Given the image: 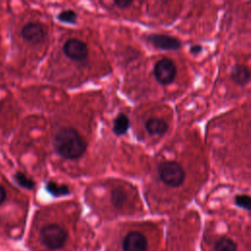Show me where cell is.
Segmentation results:
<instances>
[{
	"label": "cell",
	"instance_id": "cell-18",
	"mask_svg": "<svg viewBox=\"0 0 251 251\" xmlns=\"http://www.w3.org/2000/svg\"><path fill=\"white\" fill-rule=\"evenodd\" d=\"M202 51V47L200 45H192L190 48V52L193 54H198Z\"/></svg>",
	"mask_w": 251,
	"mask_h": 251
},
{
	"label": "cell",
	"instance_id": "cell-9",
	"mask_svg": "<svg viewBox=\"0 0 251 251\" xmlns=\"http://www.w3.org/2000/svg\"><path fill=\"white\" fill-rule=\"evenodd\" d=\"M232 80L238 85H245L251 79V72L243 65H235L230 73Z\"/></svg>",
	"mask_w": 251,
	"mask_h": 251
},
{
	"label": "cell",
	"instance_id": "cell-5",
	"mask_svg": "<svg viewBox=\"0 0 251 251\" xmlns=\"http://www.w3.org/2000/svg\"><path fill=\"white\" fill-rule=\"evenodd\" d=\"M63 50L66 56L76 61L85 59L88 54V49L86 45L82 41L75 38H72L66 41L64 44Z\"/></svg>",
	"mask_w": 251,
	"mask_h": 251
},
{
	"label": "cell",
	"instance_id": "cell-16",
	"mask_svg": "<svg viewBox=\"0 0 251 251\" xmlns=\"http://www.w3.org/2000/svg\"><path fill=\"white\" fill-rule=\"evenodd\" d=\"M234 202L238 207L251 211V197L249 195H246V194L237 195L235 196Z\"/></svg>",
	"mask_w": 251,
	"mask_h": 251
},
{
	"label": "cell",
	"instance_id": "cell-1",
	"mask_svg": "<svg viewBox=\"0 0 251 251\" xmlns=\"http://www.w3.org/2000/svg\"><path fill=\"white\" fill-rule=\"evenodd\" d=\"M56 151L67 159H78L86 149V143L79 133L71 127L60 129L54 138Z\"/></svg>",
	"mask_w": 251,
	"mask_h": 251
},
{
	"label": "cell",
	"instance_id": "cell-4",
	"mask_svg": "<svg viewBox=\"0 0 251 251\" xmlns=\"http://www.w3.org/2000/svg\"><path fill=\"white\" fill-rule=\"evenodd\" d=\"M154 75L156 79L162 84L173 82L176 75V68L175 63L168 58L161 59L155 64Z\"/></svg>",
	"mask_w": 251,
	"mask_h": 251
},
{
	"label": "cell",
	"instance_id": "cell-13",
	"mask_svg": "<svg viewBox=\"0 0 251 251\" xmlns=\"http://www.w3.org/2000/svg\"><path fill=\"white\" fill-rule=\"evenodd\" d=\"M46 189L54 196H62L69 193V188L66 185H59L53 181L46 184Z\"/></svg>",
	"mask_w": 251,
	"mask_h": 251
},
{
	"label": "cell",
	"instance_id": "cell-3",
	"mask_svg": "<svg viewBox=\"0 0 251 251\" xmlns=\"http://www.w3.org/2000/svg\"><path fill=\"white\" fill-rule=\"evenodd\" d=\"M43 244L49 249L56 250L61 248L67 240L66 230L58 225H48L40 232Z\"/></svg>",
	"mask_w": 251,
	"mask_h": 251
},
{
	"label": "cell",
	"instance_id": "cell-10",
	"mask_svg": "<svg viewBox=\"0 0 251 251\" xmlns=\"http://www.w3.org/2000/svg\"><path fill=\"white\" fill-rule=\"evenodd\" d=\"M146 130L153 135H162L168 130V124L158 118L149 119L145 124Z\"/></svg>",
	"mask_w": 251,
	"mask_h": 251
},
{
	"label": "cell",
	"instance_id": "cell-12",
	"mask_svg": "<svg viewBox=\"0 0 251 251\" xmlns=\"http://www.w3.org/2000/svg\"><path fill=\"white\" fill-rule=\"evenodd\" d=\"M215 251H236V244L231 239L224 237L217 242Z\"/></svg>",
	"mask_w": 251,
	"mask_h": 251
},
{
	"label": "cell",
	"instance_id": "cell-7",
	"mask_svg": "<svg viewBox=\"0 0 251 251\" xmlns=\"http://www.w3.org/2000/svg\"><path fill=\"white\" fill-rule=\"evenodd\" d=\"M147 39L155 47L164 50H177L181 46L178 39L166 34H151Z\"/></svg>",
	"mask_w": 251,
	"mask_h": 251
},
{
	"label": "cell",
	"instance_id": "cell-14",
	"mask_svg": "<svg viewBox=\"0 0 251 251\" xmlns=\"http://www.w3.org/2000/svg\"><path fill=\"white\" fill-rule=\"evenodd\" d=\"M126 194L125 192L122 190V189H114L112 190V194H111V200H112V203L113 205L116 207V208H121L123 206V204L125 203L126 201Z\"/></svg>",
	"mask_w": 251,
	"mask_h": 251
},
{
	"label": "cell",
	"instance_id": "cell-15",
	"mask_svg": "<svg viewBox=\"0 0 251 251\" xmlns=\"http://www.w3.org/2000/svg\"><path fill=\"white\" fill-rule=\"evenodd\" d=\"M14 177H15V180L21 185V186H23V187H25V188H27V189H31L33 186H34V183H33V181L30 179V178H28L25 175H24L23 173H17L15 176H14Z\"/></svg>",
	"mask_w": 251,
	"mask_h": 251
},
{
	"label": "cell",
	"instance_id": "cell-2",
	"mask_svg": "<svg viewBox=\"0 0 251 251\" xmlns=\"http://www.w3.org/2000/svg\"><path fill=\"white\" fill-rule=\"evenodd\" d=\"M158 173L161 180L173 187H177L182 184L185 178V173L182 167L174 161H166L159 165Z\"/></svg>",
	"mask_w": 251,
	"mask_h": 251
},
{
	"label": "cell",
	"instance_id": "cell-20",
	"mask_svg": "<svg viewBox=\"0 0 251 251\" xmlns=\"http://www.w3.org/2000/svg\"><path fill=\"white\" fill-rule=\"evenodd\" d=\"M115 4L120 6V7H125V6H129L131 4V2H128V1H116Z\"/></svg>",
	"mask_w": 251,
	"mask_h": 251
},
{
	"label": "cell",
	"instance_id": "cell-19",
	"mask_svg": "<svg viewBox=\"0 0 251 251\" xmlns=\"http://www.w3.org/2000/svg\"><path fill=\"white\" fill-rule=\"evenodd\" d=\"M5 198H6V191H5V189L0 185V204L4 202Z\"/></svg>",
	"mask_w": 251,
	"mask_h": 251
},
{
	"label": "cell",
	"instance_id": "cell-6",
	"mask_svg": "<svg viewBox=\"0 0 251 251\" xmlns=\"http://www.w3.org/2000/svg\"><path fill=\"white\" fill-rule=\"evenodd\" d=\"M124 251H146L147 239L138 231H131L126 235L123 241Z\"/></svg>",
	"mask_w": 251,
	"mask_h": 251
},
{
	"label": "cell",
	"instance_id": "cell-11",
	"mask_svg": "<svg viewBox=\"0 0 251 251\" xmlns=\"http://www.w3.org/2000/svg\"><path fill=\"white\" fill-rule=\"evenodd\" d=\"M129 127V121L128 118L125 114H119L115 121L113 130L117 135H122L126 132Z\"/></svg>",
	"mask_w": 251,
	"mask_h": 251
},
{
	"label": "cell",
	"instance_id": "cell-8",
	"mask_svg": "<svg viewBox=\"0 0 251 251\" xmlns=\"http://www.w3.org/2000/svg\"><path fill=\"white\" fill-rule=\"evenodd\" d=\"M22 34L26 40H28L30 42L38 43L44 38L45 29H44V27L42 26L41 24L32 22V23L26 24L23 27Z\"/></svg>",
	"mask_w": 251,
	"mask_h": 251
},
{
	"label": "cell",
	"instance_id": "cell-17",
	"mask_svg": "<svg viewBox=\"0 0 251 251\" xmlns=\"http://www.w3.org/2000/svg\"><path fill=\"white\" fill-rule=\"evenodd\" d=\"M58 19L64 23H70V24H74L76 21V15L75 13H74L73 11H64L61 14H59Z\"/></svg>",
	"mask_w": 251,
	"mask_h": 251
}]
</instances>
